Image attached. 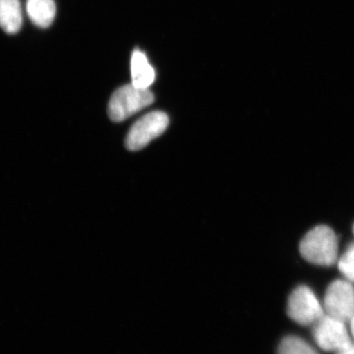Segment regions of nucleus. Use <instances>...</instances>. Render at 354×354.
Masks as SVG:
<instances>
[{
  "instance_id": "obj_12",
  "label": "nucleus",
  "mask_w": 354,
  "mask_h": 354,
  "mask_svg": "<svg viewBox=\"0 0 354 354\" xmlns=\"http://www.w3.org/2000/svg\"><path fill=\"white\" fill-rule=\"evenodd\" d=\"M337 354H354V342H351L346 348L337 351Z\"/></svg>"
},
{
  "instance_id": "obj_11",
  "label": "nucleus",
  "mask_w": 354,
  "mask_h": 354,
  "mask_svg": "<svg viewBox=\"0 0 354 354\" xmlns=\"http://www.w3.org/2000/svg\"><path fill=\"white\" fill-rule=\"evenodd\" d=\"M339 268L344 276L351 283H354V243L342 256L339 261Z\"/></svg>"
},
{
  "instance_id": "obj_9",
  "label": "nucleus",
  "mask_w": 354,
  "mask_h": 354,
  "mask_svg": "<svg viewBox=\"0 0 354 354\" xmlns=\"http://www.w3.org/2000/svg\"><path fill=\"white\" fill-rule=\"evenodd\" d=\"M27 13L35 25L48 28L53 24L57 14V6L53 0H28Z\"/></svg>"
},
{
  "instance_id": "obj_3",
  "label": "nucleus",
  "mask_w": 354,
  "mask_h": 354,
  "mask_svg": "<svg viewBox=\"0 0 354 354\" xmlns=\"http://www.w3.org/2000/svg\"><path fill=\"white\" fill-rule=\"evenodd\" d=\"M325 310L307 286H298L288 302V315L302 326H314L325 316Z\"/></svg>"
},
{
  "instance_id": "obj_1",
  "label": "nucleus",
  "mask_w": 354,
  "mask_h": 354,
  "mask_svg": "<svg viewBox=\"0 0 354 354\" xmlns=\"http://www.w3.org/2000/svg\"><path fill=\"white\" fill-rule=\"evenodd\" d=\"M337 239L334 230L319 225L310 230L300 242L302 257L314 265L330 266L337 260Z\"/></svg>"
},
{
  "instance_id": "obj_2",
  "label": "nucleus",
  "mask_w": 354,
  "mask_h": 354,
  "mask_svg": "<svg viewBox=\"0 0 354 354\" xmlns=\"http://www.w3.org/2000/svg\"><path fill=\"white\" fill-rule=\"evenodd\" d=\"M153 100L155 95L150 88H139L133 84L123 86L113 93L109 101V118L115 122H121L151 106Z\"/></svg>"
},
{
  "instance_id": "obj_13",
  "label": "nucleus",
  "mask_w": 354,
  "mask_h": 354,
  "mask_svg": "<svg viewBox=\"0 0 354 354\" xmlns=\"http://www.w3.org/2000/svg\"><path fill=\"white\" fill-rule=\"evenodd\" d=\"M351 334H353L354 337V318L353 320L351 321Z\"/></svg>"
},
{
  "instance_id": "obj_10",
  "label": "nucleus",
  "mask_w": 354,
  "mask_h": 354,
  "mask_svg": "<svg viewBox=\"0 0 354 354\" xmlns=\"http://www.w3.org/2000/svg\"><path fill=\"white\" fill-rule=\"evenodd\" d=\"M278 354H319L309 344L300 337L290 335L279 344Z\"/></svg>"
},
{
  "instance_id": "obj_14",
  "label": "nucleus",
  "mask_w": 354,
  "mask_h": 354,
  "mask_svg": "<svg viewBox=\"0 0 354 354\" xmlns=\"http://www.w3.org/2000/svg\"><path fill=\"white\" fill-rule=\"evenodd\" d=\"M353 234H354V225H353Z\"/></svg>"
},
{
  "instance_id": "obj_5",
  "label": "nucleus",
  "mask_w": 354,
  "mask_h": 354,
  "mask_svg": "<svg viewBox=\"0 0 354 354\" xmlns=\"http://www.w3.org/2000/svg\"><path fill=\"white\" fill-rule=\"evenodd\" d=\"M324 310L327 315L351 323L354 318V288L349 281H335L326 291Z\"/></svg>"
},
{
  "instance_id": "obj_4",
  "label": "nucleus",
  "mask_w": 354,
  "mask_h": 354,
  "mask_svg": "<svg viewBox=\"0 0 354 354\" xmlns=\"http://www.w3.org/2000/svg\"><path fill=\"white\" fill-rule=\"evenodd\" d=\"M169 116L162 111H152L140 118L128 132L125 145L128 150L139 151L158 138L169 127Z\"/></svg>"
},
{
  "instance_id": "obj_8",
  "label": "nucleus",
  "mask_w": 354,
  "mask_h": 354,
  "mask_svg": "<svg viewBox=\"0 0 354 354\" xmlns=\"http://www.w3.org/2000/svg\"><path fill=\"white\" fill-rule=\"evenodd\" d=\"M131 77L133 85L149 88L156 78L155 69L149 64L145 53L135 50L131 57Z\"/></svg>"
},
{
  "instance_id": "obj_7",
  "label": "nucleus",
  "mask_w": 354,
  "mask_h": 354,
  "mask_svg": "<svg viewBox=\"0 0 354 354\" xmlns=\"http://www.w3.org/2000/svg\"><path fill=\"white\" fill-rule=\"evenodd\" d=\"M23 24L19 0H0V27L7 34H16Z\"/></svg>"
},
{
  "instance_id": "obj_6",
  "label": "nucleus",
  "mask_w": 354,
  "mask_h": 354,
  "mask_svg": "<svg viewBox=\"0 0 354 354\" xmlns=\"http://www.w3.org/2000/svg\"><path fill=\"white\" fill-rule=\"evenodd\" d=\"M346 323L333 318L327 314L312 326L314 339L326 351H337L346 348L351 344Z\"/></svg>"
}]
</instances>
